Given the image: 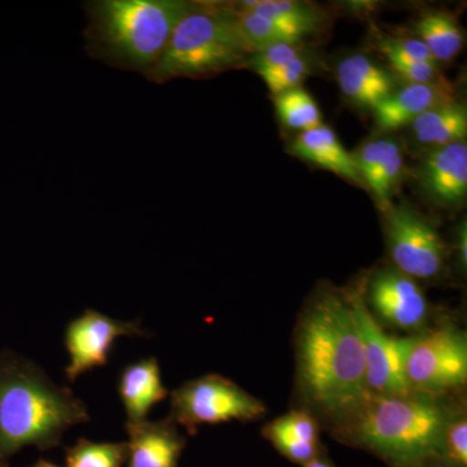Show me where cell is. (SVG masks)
Wrapping results in <instances>:
<instances>
[{
	"instance_id": "cell-1",
	"label": "cell",
	"mask_w": 467,
	"mask_h": 467,
	"mask_svg": "<svg viewBox=\"0 0 467 467\" xmlns=\"http://www.w3.org/2000/svg\"><path fill=\"white\" fill-rule=\"evenodd\" d=\"M296 378L304 401L333 422L367 400V362L348 292H319L304 310Z\"/></svg>"
},
{
	"instance_id": "cell-2",
	"label": "cell",
	"mask_w": 467,
	"mask_h": 467,
	"mask_svg": "<svg viewBox=\"0 0 467 467\" xmlns=\"http://www.w3.org/2000/svg\"><path fill=\"white\" fill-rule=\"evenodd\" d=\"M453 409L442 395L410 391L371 396L334 420L333 435L374 454L389 467H418L441 460L442 436Z\"/></svg>"
},
{
	"instance_id": "cell-3",
	"label": "cell",
	"mask_w": 467,
	"mask_h": 467,
	"mask_svg": "<svg viewBox=\"0 0 467 467\" xmlns=\"http://www.w3.org/2000/svg\"><path fill=\"white\" fill-rule=\"evenodd\" d=\"M90 420L88 407L33 361L0 352V467L26 447L57 448L70 427Z\"/></svg>"
},
{
	"instance_id": "cell-4",
	"label": "cell",
	"mask_w": 467,
	"mask_h": 467,
	"mask_svg": "<svg viewBox=\"0 0 467 467\" xmlns=\"http://www.w3.org/2000/svg\"><path fill=\"white\" fill-rule=\"evenodd\" d=\"M192 2L98 0L86 5L88 54L119 69L147 76L159 63Z\"/></svg>"
},
{
	"instance_id": "cell-5",
	"label": "cell",
	"mask_w": 467,
	"mask_h": 467,
	"mask_svg": "<svg viewBox=\"0 0 467 467\" xmlns=\"http://www.w3.org/2000/svg\"><path fill=\"white\" fill-rule=\"evenodd\" d=\"M248 55L232 5L192 2L159 63L146 77L161 84L216 75L239 66Z\"/></svg>"
},
{
	"instance_id": "cell-6",
	"label": "cell",
	"mask_w": 467,
	"mask_h": 467,
	"mask_svg": "<svg viewBox=\"0 0 467 467\" xmlns=\"http://www.w3.org/2000/svg\"><path fill=\"white\" fill-rule=\"evenodd\" d=\"M265 413V405L238 384L217 374H209L189 380L171 393L168 418L193 435L199 426L232 420L248 422Z\"/></svg>"
},
{
	"instance_id": "cell-7",
	"label": "cell",
	"mask_w": 467,
	"mask_h": 467,
	"mask_svg": "<svg viewBox=\"0 0 467 467\" xmlns=\"http://www.w3.org/2000/svg\"><path fill=\"white\" fill-rule=\"evenodd\" d=\"M407 378L411 391L432 395H442L465 386V333L447 325L414 335L407 359Z\"/></svg>"
},
{
	"instance_id": "cell-8",
	"label": "cell",
	"mask_w": 467,
	"mask_h": 467,
	"mask_svg": "<svg viewBox=\"0 0 467 467\" xmlns=\"http://www.w3.org/2000/svg\"><path fill=\"white\" fill-rule=\"evenodd\" d=\"M348 297L364 347L368 395H401L410 392L407 359L416 334L409 337L387 334L368 312L362 288L349 292Z\"/></svg>"
},
{
	"instance_id": "cell-9",
	"label": "cell",
	"mask_w": 467,
	"mask_h": 467,
	"mask_svg": "<svg viewBox=\"0 0 467 467\" xmlns=\"http://www.w3.org/2000/svg\"><path fill=\"white\" fill-rule=\"evenodd\" d=\"M384 213L393 267L413 279H432L441 275L445 263L444 243L434 225L408 205H391Z\"/></svg>"
},
{
	"instance_id": "cell-10",
	"label": "cell",
	"mask_w": 467,
	"mask_h": 467,
	"mask_svg": "<svg viewBox=\"0 0 467 467\" xmlns=\"http://www.w3.org/2000/svg\"><path fill=\"white\" fill-rule=\"evenodd\" d=\"M364 300L380 326L420 334L429 322L430 306L425 292L396 267L378 270L368 279Z\"/></svg>"
},
{
	"instance_id": "cell-11",
	"label": "cell",
	"mask_w": 467,
	"mask_h": 467,
	"mask_svg": "<svg viewBox=\"0 0 467 467\" xmlns=\"http://www.w3.org/2000/svg\"><path fill=\"white\" fill-rule=\"evenodd\" d=\"M140 321H121L94 309H86L70 321L64 335L69 364L66 368L67 382L95 368L106 367L116 340L121 337H147Z\"/></svg>"
},
{
	"instance_id": "cell-12",
	"label": "cell",
	"mask_w": 467,
	"mask_h": 467,
	"mask_svg": "<svg viewBox=\"0 0 467 467\" xmlns=\"http://www.w3.org/2000/svg\"><path fill=\"white\" fill-rule=\"evenodd\" d=\"M417 181L439 207H461L467 195L466 140L430 150L417 169Z\"/></svg>"
},
{
	"instance_id": "cell-13",
	"label": "cell",
	"mask_w": 467,
	"mask_h": 467,
	"mask_svg": "<svg viewBox=\"0 0 467 467\" xmlns=\"http://www.w3.org/2000/svg\"><path fill=\"white\" fill-rule=\"evenodd\" d=\"M128 460L125 467H178L186 438L173 420L126 422Z\"/></svg>"
},
{
	"instance_id": "cell-14",
	"label": "cell",
	"mask_w": 467,
	"mask_h": 467,
	"mask_svg": "<svg viewBox=\"0 0 467 467\" xmlns=\"http://www.w3.org/2000/svg\"><path fill=\"white\" fill-rule=\"evenodd\" d=\"M453 100L451 86L439 81L434 84H408L393 90L374 109L376 126L382 133L404 128L417 117L438 104Z\"/></svg>"
},
{
	"instance_id": "cell-15",
	"label": "cell",
	"mask_w": 467,
	"mask_h": 467,
	"mask_svg": "<svg viewBox=\"0 0 467 467\" xmlns=\"http://www.w3.org/2000/svg\"><path fill=\"white\" fill-rule=\"evenodd\" d=\"M119 395L129 423L146 420L156 404L169 395L162 384L161 368L155 358H142L122 368Z\"/></svg>"
},
{
	"instance_id": "cell-16",
	"label": "cell",
	"mask_w": 467,
	"mask_h": 467,
	"mask_svg": "<svg viewBox=\"0 0 467 467\" xmlns=\"http://www.w3.org/2000/svg\"><path fill=\"white\" fill-rule=\"evenodd\" d=\"M264 436L282 456L304 466L321 454L317 418L309 410H292L264 427Z\"/></svg>"
},
{
	"instance_id": "cell-17",
	"label": "cell",
	"mask_w": 467,
	"mask_h": 467,
	"mask_svg": "<svg viewBox=\"0 0 467 467\" xmlns=\"http://www.w3.org/2000/svg\"><path fill=\"white\" fill-rule=\"evenodd\" d=\"M337 81L347 99L371 109L395 90L392 76L362 54L350 55L340 61Z\"/></svg>"
},
{
	"instance_id": "cell-18",
	"label": "cell",
	"mask_w": 467,
	"mask_h": 467,
	"mask_svg": "<svg viewBox=\"0 0 467 467\" xmlns=\"http://www.w3.org/2000/svg\"><path fill=\"white\" fill-rule=\"evenodd\" d=\"M290 152L353 183L364 184L353 153L344 149L337 135L328 126L321 125L297 135L290 144Z\"/></svg>"
},
{
	"instance_id": "cell-19",
	"label": "cell",
	"mask_w": 467,
	"mask_h": 467,
	"mask_svg": "<svg viewBox=\"0 0 467 467\" xmlns=\"http://www.w3.org/2000/svg\"><path fill=\"white\" fill-rule=\"evenodd\" d=\"M417 142L426 146H448L463 142L467 134V109L463 103L450 100L426 110L411 122Z\"/></svg>"
},
{
	"instance_id": "cell-20",
	"label": "cell",
	"mask_w": 467,
	"mask_h": 467,
	"mask_svg": "<svg viewBox=\"0 0 467 467\" xmlns=\"http://www.w3.org/2000/svg\"><path fill=\"white\" fill-rule=\"evenodd\" d=\"M416 30L418 39L423 42L436 63L453 60L462 50V30L450 14L429 12L417 21Z\"/></svg>"
},
{
	"instance_id": "cell-21",
	"label": "cell",
	"mask_w": 467,
	"mask_h": 467,
	"mask_svg": "<svg viewBox=\"0 0 467 467\" xmlns=\"http://www.w3.org/2000/svg\"><path fill=\"white\" fill-rule=\"evenodd\" d=\"M241 7L270 18L279 26L304 38L322 24V15L315 5L295 0H254L243 2Z\"/></svg>"
},
{
	"instance_id": "cell-22",
	"label": "cell",
	"mask_w": 467,
	"mask_h": 467,
	"mask_svg": "<svg viewBox=\"0 0 467 467\" xmlns=\"http://www.w3.org/2000/svg\"><path fill=\"white\" fill-rule=\"evenodd\" d=\"M232 7L242 41L250 54L281 43H299L303 39L270 18L242 8L241 5Z\"/></svg>"
},
{
	"instance_id": "cell-23",
	"label": "cell",
	"mask_w": 467,
	"mask_h": 467,
	"mask_svg": "<svg viewBox=\"0 0 467 467\" xmlns=\"http://www.w3.org/2000/svg\"><path fill=\"white\" fill-rule=\"evenodd\" d=\"M275 106L279 121L292 130H312L322 125L321 110L312 95L303 88L275 95Z\"/></svg>"
},
{
	"instance_id": "cell-24",
	"label": "cell",
	"mask_w": 467,
	"mask_h": 467,
	"mask_svg": "<svg viewBox=\"0 0 467 467\" xmlns=\"http://www.w3.org/2000/svg\"><path fill=\"white\" fill-rule=\"evenodd\" d=\"M126 460V441L95 442L81 438L66 448L67 467H125Z\"/></svg>"
},
{
	"instance_id": "cell-25",
	"label": "cell",
	"mask_w": 467,
	"mask_h": 467,
	"mask_svg": "<svg viewBox=\"0 0 467 467\" xmlns=\"http://www.w3.org/2000/svg\"><path fill=\"white\" fill-rule=\"evenodd\" d=\"M404 153L400 146L380 161L376 171L365 182L376 196L378 204L383 211H387L392 205V192L404 173Z\"/></svg>"
},
{
	"instance_id": "cell-26",
	"label": "cell",
	"mask_w": 467,
	"mask_h": 467,
	"mask_svg": "<svg viewBox=\"0 0 467 467\" xmlns=\"http://www.w3.org/2000/svg\"><path fill=\"white\" fill-rule=\"evenodd\" d=\"M441 460L456 467L467 466V420L465 411L451 413L442 436Z\"/></svg>"
},
{
	"instance_id": "cell-27",
	"label": "cell",
	"mask_w": 467,
	"mask_h": 467,
	"mask_svg": "<svg viewBox=\"0 0 467 467\" xmlns=\"http://www.w3.org/2000/svg\"><path fill=\"white\" fill-rule=\"evenodd\" d=\"M380 51L401 78L408 84H434L441 81L439 78L438 64L417 61L404 57L400 52L392 50L389 46L379 43Z\"/></svg>"
},
{
	"instance_id": "cell-28",
	"label": "cell",
	"mask_w": 467,
	"mask_h": 467,
	"mask_svg": "<svg viewBox=\"0 0 467 467\" xmlns=\"http://www.w3.org/2000/svg\"><path fill=\"white\" fill-rule=\"evenodd\" d=\"M310 67L306 57H300L292 60L287 66L278 69L264 70L259 75L275 95L281 92L301 88L304 79L309 75Z\"/></svg>"
},
{
	"instance_id": "cell-29",
	"label": "cell",
	"mask_w": 467,
	"mask_h": 467,
	"mask_svg": "<svg viewBox=\"0 0 467 467\" xmlns=\"http://www.w3.org/2000/svg\"><path fill=\"white\" fill-rule=\"evenodd\" d=\"M297 45L299 43H281V45L264 48V50L252 54L248 63L257 73L264 72V70L278 69V67L287 66L295 58L303 57Z\"/></svg>"
},
{
	"instance_id": "cell-30",
	"label": "cell",
	"mask_w": 467,
	"mask_h": 467,
	"mask_svg": "<svg viewBox=\"0 0 467 467\" xmlns=\"http://www.w3.org/2000/svg\"><path fill=\"white\" fill-rule=\"evenodd\" d=\"M384 45L391 47L392 50L400 52V54L404 55V57L413 58V60L417 61H425V63H434L438 64L435 61V58L432 57V55L430 54V51L427 50L425 45H423L422 41L420 39H411V38H399V39H383L382 41Z\"/></svg>"
},
{
	"instance_id": "cell-31",
	"label": "cell",
	"mask_w": 467,
	"mask_h": 467,
	"mask_svg": "<svg viewBox=\"0 0 467 467\" xmlns=\"http://www.w3.org/2000/svg\"><path fill=\"white\" fill-rule=\"evenodd\" d=\"M467 230H466V223L463 221L462 225L460 226L459 230V238H457V250H459V260L461 266H463V269L466 267L467 264Z\"/></svg>"
},
{
	"instance_id": "cell-32",
	"label": "cell",
	"mask_w": 467,
	"mask_h": 467,
	"mask_svg": "<svg viewBox=\"0 0 467 467\" xmlns=\"http://www.w3.org/2000/svg\"><path fill=\"white\" fill-rule=\"evenodd\" d=\"M303 467H335L334 463L328 460V457L326 456L325 451H322L321 454H318L315 460L310 461V462L306 463Z\"/></svg>"
},
{
	"instance_id": "cell-33",
	"label": "cell",
	"mask_w": 467,
	"mask_h": 467,
	"mask_svg": "<svg viewBox=\"0 0 467 467\" xmlns=\"http://www.w3.org/2000/svg\"><path fill=\"white\" fill-rule=\"evenodd\" d=\"M418 467H456L453 465H450V463L444 462L441 460H432L429 461V462L423 463V465Z\"/></svg>"
},
{
	"instance_id": "cell-34",
	"label": "cell",
	"mask_w": 467,
	"mask_h": 467,
	"mask_svg": "<svg viewBox=\"0 0 467 467\" xmlns=\"http://www.w3.org/2000/svg\"><path fill=\"white\" fill-rule=\"evenodd\" d=\"M27 467H60V466L55 465V463L50 462V461L42 459V460L36 461V462L34 463V465L27 466Z\"/></svg>"
}]
</instances>
